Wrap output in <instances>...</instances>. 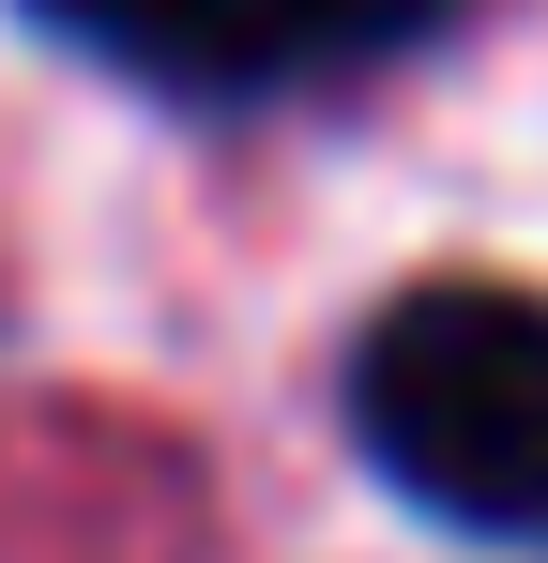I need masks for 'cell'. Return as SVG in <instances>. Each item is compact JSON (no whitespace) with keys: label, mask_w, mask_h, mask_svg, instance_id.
Wrapping results in <instances>:
<instances>
[{"label":"cell","mask_w":548,"mask_h":563,"mask_svg":"<svg viewBox=\"0 0 548 563\" xmlns=\"http://www.w3.org/2000/svg\"><path fill=\"white\" fill-rule=\"evenodd\" d=\"M46 15L138 77H289L305 62V0H46Z\"/></svg>","instance_id":"cell-2"},{"label":"cell","mask_w":548,"mask_h":563,"mask_svg":"<svg viewBox=\"0 0 548 563\" xmlns=\"http://www.w3.org/2000/svg\"><path fill=\"white\" fill-rule=\"evenodd\" d=\"M442 0H305V62H351V46H412Z\"/></svg>","instance_id":"cell-3"},{"label":"cell","mask_w":548,"mask_h":563,"mask_svg":"<svg viewBox=\"0 0 548 563\" xmlns=\"http://www.w3.org/2000/svg\"><path fill=\"white\" fill-rule=\"evenodd\" d=\"M351 427L381 487L457 533H548V305L503 275L396 289L351 351Z\"/></svg>","instance_id":"cell-1"}]
</instances>
